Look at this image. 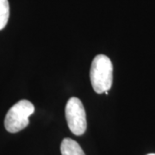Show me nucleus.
<instances>
[{"mask_svg":"<svg viewBox=\"0 0 155 155\" xmlns=\"http://www.w3.org/2000/svg\"><path fill=\"white\" fill-rule=\"evenodd\" d=\"M10 17V5L8 0H0V30L6 26Z\"/></svg>","mask_w":155,"mask_h":155,"instance_id":"39448f33","label":"nucleus"},{"mask_svg":"<svg viewBox=\"0 0 155 155\" xmlns=\"http://www.w3.org/2000/svg\"><path fill=\"white\" fill-rule=\"evenodd\" d=\"M61 155H85L81 147L74 140L66 138L61 145Z\"/></svg>","mask_w":155,"mask_h":155,"instance_id":"20e7f679","label":"nucleus"},{"mask_svg":"<svg viewBox=\"0 0 155 155\" xmlns=\"http://www.w3.org/2000/svg\"><path fill=\"white\" fill-rule=\"evenodd\" d=\"M66 119L69 129L75 135H82L87 127L86 113L83 104L77 97H71L66 105Z\"/></svg>","mask_w":155,"mask_h":155,"instance_id":"7ed1b4c3","label":"nucleus"},{"mask_svg":"<svg viewBox=\"0 0 155 155\" xmlns=\"http://www.w3.org/2000/svg\"><path fill=\"white\" fill-rule=\"evenodd\" d=\"M90 78L92 88L98 94L108 91L112 86L113 66L110 59L104 54H98L91 63Z\"/></svg>","mask_w":155,"mask_h":155,"instance_id":"f257e3e1","label":"nucleus"},{"mask_svg":"<svg viewBox=\"0 0 155 155\" xmlns=\"http://www.w3.org/2000/svg\"><path fill=\"white\" fill-rule=\"evenodd\" d=\"M147 155H155V153H149V154Z\"/></svg>","mask_w":155,"mask_h":155,"instance_id":"423d86ee","label":"nucleus"},{"mask_svg":"<svg viewBox=\"0 0 155 155\" xmlns=\"http://www.w3.org/2000/svg\"><path fill=\"white\" fill-rule=\"evenodd\" d=\"M35 111V107L28 100L17 102L7 112L5 119V127L10 133H17L24 129L29 123V116Z\"/></svg>","mask_w":155,"mask_h":155,"instance_id":"f03ea898","label":"nucleus"}]
</instances>
